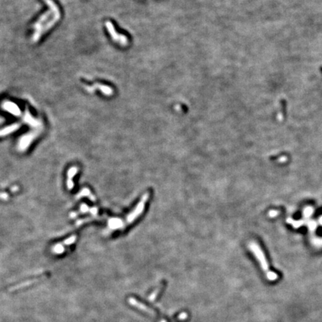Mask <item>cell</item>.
I'll return each instance as SVG.
<instances>
[{
	"mask_svg": "<svg viewBox=\"0 0 322 322\" xmlns=\"http://www.w3.org/2000/svg\"><path fill=\"white\" fill-rule=\"evenodd\" d=\"M4 108L6 110H8V112L11 113L12 114L15 116H20L21 111L19 110V108L14 103L11 102H5L4 104Z\"/></svg>",
	"mask_w": 322,
	"mask_h": 322,
	"instance_id": "cell-3",
	"label": "cell"
},
{
	"mask_svg": "<svg viewBox=\"0 0 322 322\" xmlns=\"http://www.w3.org/2000/svg\"><path fill=\"white\" fill-rule=\"evenodd\" d=\"M83 196H88L92 201H95V198H94V196H93V195H91V193H90V190H89V189H83V190L81 191V193L77 195V198H80L81 197H83Z\"/></svg>",
	"mask_w": 322,
	"mask_h": 322,
	"instance_id": "cell-7",
	"label": "cell"
},
{
	"mask_svg": "<svg viewBox=\"0 0 322 322\" xmlns=\"http://www.w3.org/2000/svg\"><path fill=\"white\" fill-rule=\"evenodd\" d=\"M75 240H76V236H75V235H73V236H70V238H68L67 239L65 240V241L64 242V244L66 245H72V243H74V242H75Z\"/></svg>",
	"mask_w": 322,
	"mask_h": 322,
	"instance_id": "cell-10",
	"label": "cell"
},
{
	"mask_svg": "<svg viewBox=\"0 0 322 322\" xmlns=\"http://www.w3.org/2000/svg\"><path fill=\"white\" fill-rule=\"evenodd\" d=\"M9 198V196L8 193H0V199L4 200V201H8Z\"/></svg>",
	"mask_w": 322,
	"mask_h": 322,
	"instance_id": "cell-12",
	"label": "cell"
},
{
	"mask_svg": "<svg viewBox=\"0 0 322 322\" xmlns=\"http://www.w3.org/2000/svg\"><path fill=\"white\" fill-rule=\"evenodd\" d=\"M19 128H20V125L19 124L11 125L5 128L4 129H2V131H0V136H5V135L9 134V133H12V132L15 131L16 130L19 129Z\"/></svg>",
	"mask_w": 322,
	"mask_h": 322,
	"instance_id": "cell-5",
	"label": "cell"
},
{
	"mask_svg": "<svg viewBox=\"0 0 322 322\" xmlns=\"http://www.w3.org/2000/svg\"><path fill=\"white\" fill-rule=\"evenodd\" d=\"M105 26H106L107 29H108V32L110 33V36H111L112 39H113V40L117 41V42L119 43L120 44L123 45V46H125V45L128 44L127 37L125 35H123V34H119L117 33V31H116V29H115L114 26H113V25L112 24L111 22H110V21L106 22Z\"/></svg>",
	"mask_w": 322,
	"mask_h": 322,
	"instance_id": "cell-1",
	"label": "cell"
},
{
	"mask_svg": "<svg viewBox=\"0 0 322 322\" xmlns=\"http://www.w3.org/2000/svg\"><path fill=\"white\" fill-rule=\"evenodd\" d=\"M90 210V209L89 207H87V205H86V204H81V212L83 213H85L87 212H89V211Z\"/></svg>",
	"mask_w": 322,
	"mask_h": 322,
	"instance_id": "cell-11",
	"label": "cell"
},
{
	"mask_svg": "<svg viewBox=\"0 0 322 322\" xmlns=\"http://www.w3.org/2000/svg\"><path fill=\"white\" fill-rule=\"evenodd\" d=\"M25 120H26V122H28V124L33 125L34 126V125H35V124L37 125V122H36V121L34 120L33 118H32V116H31L29 114V113H28V112H27L26 114V117H25Z\"/></svg>",
	"mask_w": 322,
	"mask_h": 322,
	"instance_id": "cell-9",
	"label": "cell"
},
{
	"mask_svg": "<svg viewBox=\"0 0 322 322\" xmlns=\"http://www.w3.org/2000/svg\"><path fill=\"white\" fill-rule=\"evenodd\" d=\"M77 172H78V169L76 167H72L69 169V171L67 172V177H68L67 188L69 189H72L74 187V184H73V181H72V179H73V177L76 175Z\"/></svg>",
	"mask_w": 322,
	"mask_h": 322,
	"instance_id": "cell-4",
	"label": "cell"
},
{
	"mask_svg": "<svg viewBox=\"0 0 322 322\" xmlns=\"http://www.w3.org/2000/svg\"><path fill=\"white\" fill-rule=\"evenodd\" d=\"M36 281H37V280H28V281L24 282V283H21L20 284H19V285H17V286H15L11 288L10 289H9V291H11V292H13V291L18 290V289H23V288H25V287H27V286H28L32 285V284H34V283H36Z\"/></svg>",
	"mask_w": 322,
	"mask_h": 322,
	"instance_id": "cell-6",
	"label": "cell"
},
{
	"mask_svg": "<svg viewBox=\"0 0 322 322\" xmlns=\"http://www.w3.org/2000/svg\"><path fill=\"white\" fill-rule=\"evenodd\" d=\"M52 250H53V252H55V254H62L65 251V248L62 244H57V245L53 248Z\"/></svg>",
	"mask_w": 322,
	"mask_h": 322,
	"instance_id": "cell-8",
	"label": "cell"
},
{
	"mask_svg": "<svg viewBox=\"0 0 322 322\" xmlns=\"http://www.w3.org/2000/svg\"><path fill=\"white\" fill-rule=\"evenodd\" d=\"M78 213L73 212V213H70V218H75V217H76L78 216Z\"/></svg>",
	"mask_w": 322,
	"mask_h": 322,
	"instance_id": "cell-13",
	"label": "cell"
},
{
	"mask_svg": "<svg viewBox=\"0 0 322 322\" xmlns=\"http://www.w3.org/2000/svg\"><path fill=\"white\" fill-rule=\"evenodd\" d=\"M86 88L87 90L90 92H93V90H95L96 88H99L100 91H102L103 93L107 95H110L113 93V90H112L110 87L100 84H95L93 87H86Z\"/></svg>",
	"mask_w": 322,
	"mask_h": 322,
	"instance_id": "cell-2",
	"label": "cell"
}]
</instances>
